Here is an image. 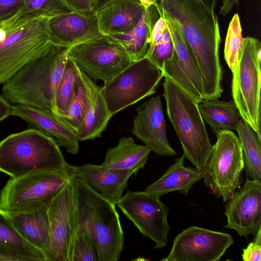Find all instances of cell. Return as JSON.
Instances as JSON below:
<instances>
[{
    "mask_svg": "<svg viewBox=\"0 0 261 261\" xmlns=\"http://www.w3.org/2000/svg\"><path fill=\"white\" fill-rule=\"evenodd\" d=\"M176 21L201 75L204 99H218L223 92L219 58L221 42L218 18L201 0H154Z\"/></svg>",
    "mask_w": 261,
    "mask_h": 261,
    "instance_id": "cell-1",
    "label": "cell"
},
{
    "mask_svg": "<svg viewBox=\"0 0 261 261\" xmlns=\"http://www.w3.org/2000/svg\"><path fill=\"white\" fill-rule=\"evenodd\" d=\"M49 17L15 13L0 20V84L56 47L48 33Z\"/></svg>",
    "mask_w": 261,
    "mask_h": 261,
    "instance_id": "cell-2",
    "label": "cell"
},
{
    "mask_svg": "<svg viewBox=\"0 0 261 261\" xmlns=\"http://www.w3.org/2000/svg\"><path fill=\"white\" fill-rule=\"evenodd\" d=\"M67 49L56 46L24 65L4 84L3 96L11 104L53 113L56 90L68 58Z\"/></svg>",
    "mask_w": 261,
    "mask_h": 261,
    "instance_id": "cell-3",
    "label": "cell"
},
{
    "mask_svg": "<svg viewBox=\"0 0 261 261\" xmlns=\"http://www.w3.org/2000/svg\"><path fill=\"white\" fill-rule=\"evenodd\" d=\"M68 164L55 139L30 128L0 142V172L10 177L65 169Z\"/></svg>",
    "mask_w": 261,
    "mask_h": 261,
    "instance_id": "cell-4",
    "label": "cell"
},
{
    "mask_svg": "<svg viewBox=\"0 0 261 261\" xmlns=\"http://www.w3.org/2000/svg\"><path fill=\"white\" fill-rule=\"evenodd\" d=\"M79 221H83L93 242L98 261H116L120 257L124 234L115 205L83 179H71Z\"/></svg>",
    "mask_w": 261,
    "mask_h": 261,
    "instance_id": "cell-5",
    "label": "cell"
},
{
    "mask_svg": "<svg viewBox=\"0 0 261 261\" xmlns=\"http://www.w3.org/2000/svg\"><path fill=\"white\" fill-rule=\"evenodd\" d=\"M163 87L167 114L184 155L203 172L213 145L198 109L199 102L167 77H165Z\"/></svg>",
    "mask_w": 261,
    "mask_h": 261,
    "instance_id": "cell-6",
    "label": "cell"
},
{
    "mask_svg": "<svg viewBox=\"0 0 261 261\" xmlns=\"http://www.w3.org/2000/svg\"><path fill=\"white\" fill-rule=\"evenodd\" d=\"M69 165L59 171L11 177L0 192V210L25 212L48 207L73 177Z\"/></svg>",
    "mask_w": 261,
    "mask_h": 261,
    "instance_id": "cell-7",
    "label": "cell"
},
{
    "mask_svg": "<svg viewBox=\"0 0 261 261\" xmlns=\"http://www.w3.org/2000/svg\"><path fill=\"white\" fill-rule=\"evenodd\" d=\"M261 43L244 38L242 50L232 73L231 92L241 118L261 136Z\"/></svg>",
    "mask_w": 261,
    "mask_h": 261,
    "instance_id": "cell-8",
    "label": "cell"
},
{
    "mask_svg": "<svg viewBox=\"0 0 261 261\" xmlns=\"http://www.w3.org/2000/svg\"><path fill=\"white\" fill-rule=\"evenodd\" d=\"M216 135L217 141L206 161L203 178L211 193L226 202L240 187L244 167L242 149L232 130H222Z\"/></svg>",
    "mask_w": 261,
    "mask_h": 261,
    "instance_id": "cell-9",
    "label": "cell"
},
{
    "mask_svg": "<svg viewBox=\"0 0 261 261\" xmlns=\"http://www.w3.org/2000/svg\"><path fill=\"white\" fill-rule=\"evenodd\" d=\"M163 77L147 58L134 62L101 88L113 115L156 92Z\"/></svg>",
    "mask_w": 261,
    "mask_h": 261,
    "instance_id": "cell-10",
    "label": "cell"
},
{
    "mask_svg": "<svg viewBox=\"0 0 261 261\" xmlns=\"http://www.w3.org/2000/svg\"><path fill=\"white\" fill-rule=\"evenodd\" d=\"M67 55L80 70L104 83L134 62L120 45L105 35L68 48Z\"/></svg>",
    "mask_w": 261,
    "mask_h": 261,
    "instance_id": "cell-11",
    "label": "cell"
},
{
    "mask_svg": "<svg viewBox=\"0 0 261 261\" xmlns=\"http://www.w3.org/2000/svg\"><path fill=\"white\" fill-rule=\"evenodd\" d=\"M49 236L44 251L47 261H67L78 225L76 197L71 181L47 208Z\"/></svg>",
    "mask_w": 261,
    "mask_h": 261,
    "instance_id": "cell-12",
    "label": "cell"
},
{
    "mask_svg": "<svg viewBox=\"0 0 261 261\" xmlns=\"http://www.w3.org/2000/svg\"><path fill=\"white\" fill-rule=\"evenodd\" d=\"M117 205L140 232L151 239L155 249L167 245L170 230L168 222V207L146 191H127L118 200Z\"/></svg>",
    "mask_w": 261,
    "mask_h": 261,
    "instance_id": "cell-13",
    "label": "cell"
},
{
    "mask_svg": "<svg viewBox=\"0 0 261 261\" xmlns=\"http://www.w3.org/2000/svg\"><path fill=\"white\" fill-rule=\"evenodd\" d=\"M164 19L171 37L174 51L163 64V76L171 80L197 102L204 99L203 83L179 25L172 16L155 2L153 5Z\"/></svg>",
    "mask_w": 261,
    "mask_h": 261,
    "instance_id": "cell-14",
    "label": "cell"
},
{
    "mask_svg": "<svg viewBox=\"0 0 261 261\" xmlns=\"http://www.w3.org/2000/svg\"><path fill=\"white\" fill-rule=\"evenodd\" d=\"M234 243L227 233L192 226L173 240L169 254L162 261H218Z\"/></svg>",
    "mask_w": 261,
    "mask_h": 261,
    "instance_id": "cell-15",
    "label": "cell"
},
{
    "mask_svg": "<svg viewBox=\"0 0 261 261\" xmlns=\"http://www.w3.org/2000/svg\"><path fill=\"white\" fill-rule=\"evenodd\" d=\"M226 202L225 227L241 237L255 236L261 229V180L248 178Z\"/></svg>",
    "mask_w": 261,
    "mask_h": 261,
    "instance_id": "cell-16",
    "label": "cell"
},
{
    "mask_svg": "<svg viewBox=\"0 0 261 261\" xmlns=\"http://www.w3.org/2000/svg\"><path fill=\"white\" fill-rule=\"evenodd\" d=\"M131 132L160 155L173 156L176 154L167 139L160 96L152 97L137 108Z\"/></svg>",
    "mask_w": 261,
    "mask_h": 261,
    "instance_id": "cell-17",
    "label": "cell"
},
{
    "mask_svg": "<svg viewBox=\"0 0 261 261\" xmlns=\"http://www.w3.org/2000/svg\"><path fill=\"white\" fill-rule=\"evenodd\" d=\"M47 25L56 46L69 48L103 35L95 13L68 11L49 17Z\"/></svg>",
    "mask_w": 261,
    "mask_h": 261,
    "instance_id": "cell-18",
    "label": "cell"
},
{
    "mask_svg": "<svg viewBox=\"0 0 261 261\" xmlns=\"http://www.w3.org/2000/svg\"><path fill=\"white\" fill-rule=\"evenodd\" d=\"M12 115L27 122L30 128L37 129L54 138L59 146L67 152L76 154L80 149L78 135L51 111L23 105H13Z\"/></svg>",
    "mask_w": 261,
    "mask_h": 261,
    "instance_id": "cell-19",
    "label": "cell"
},
{
    "mask_svg": "<svg viewBox=\"0 0 261 261\" xmlns=\"http://www.w3.org/2000/svg\"><path fill=\"white\" fill-rule=\"evenodd\" d=\"M70 169L73 177L83 179L115 205L127 186L129 178L134 174L132 171L109 169L90 163L70 165Z\"/></svg>",
    "mask_w": 261,
    "mask_h": 261,
    "instance_id": "cell-20",
    "label": "cell"
},
{
    "mask_svg": "<svg viewBox=\"0 0 261 261\" xmlns=\"http://www.w3.org/2000/svg\"><path fill=\"white\" fill-rule=\"evenodd\" d=\"M143 10L138 0H108L95 13L101 32L110 35L133 29L140 21Z\"/></svg>",
    "mask_w": 261,
    "mask_h": 261,
    "instance_id": "cell-21",
    "label": "cell"
},
{
    "mask_svg": "<svg viewBox=\"0 0 261 261\" xmlns=\"http://www.w3.org/2000/svg\"><path fill=\"white\" fill-rule=\"evenodd\" d=\"M86 93V109L84 122L78 136L80 141L93 140L101 136L111 118L110 112L101 88L80 70Z\"/></svg>",
    "mask_w": 261,
    "mask_h": 261,
    "instance_id": "cell-22",
    "label": "cell"
},
{
    "mask_svg": "<svg viewBox=\"0 0 261 261\" xmlns=\"http://www.w3.org/2000/svg\"><path fill=\"white\" fill-rule=\"evenodd\" d=\"M185 159L184 154L177 158L162 176L146 188L145 191L159 198L175 191L188 195L193 185L203 178V172L196 168L185 167Z\"/></svg>",
    "mask_w": 261,
    "mask_h": 261,
    "instance_id": "cell-23",
    "label": "cell"
},
{
    "mask_svg": "<svg viewBox=\"0 0 261 261\" xmlns=\"http://www.w3.org/2000/svg\"><path fill=\"white\" fill-rule=\"evenodd\" d=\"M159 14L153 5L144 8L137 24L131 30L123 33L105 35L120 45L134 62L144 58L151 40L153 26Z\"/></svg>",
    "mask_w": 261,
    "mask_h": 261,
    "instance_id": "cell-24",
    "label": "cell"
},
{
    "mask_svg": "<svg viewBox=\"0 0 261 261\" xmlns=\"http://www.w3.org/2000/svg\"><path fill=\"white\" fill-rule=\"evenodd\" d=\"M0 261H47L43 251L24 240L1 210Z\"/></svg>",
    "mask_w": 261,
    "mask_h": 261,
    "instance_id": "cell-25",
    "label": "cell"
},
{
    "mask_svg": "<svg viewBox=\"0 0 261 261\" xmlns=\"http://www.w3.org/2000/svg\"><path fill=\"white\" fill-rule=\"evenodd\" d=\"M47 208L25 212L2 211L19 234L44 253L49 230Z\"/></svg>",
    "mask_w": 261,
    "mask_h": 261,
    "instance_id": "cell-26",
    "label": "cell"
},
{
    "mask_svg": "<svg viewBox=\"0 0 261 261\" xmlns=\"http://www.w3.org/2000/svg\"><path fill=\"white\" fill-rule=\"evenodd\" d=\"M151 151L147 146L136 143L132 137H122L116 146L108 148L101 165L109 169L132 171L136 174L144 168Z\"/></svg>",
    "mask_w": 261,
    "mask_h": 261,
    "instance_id": "cell-27",
    "label": "cell"
},
{
    "mask_svg": "<svg viewBox=\"0 0 261 261\" xmlns=\"http://www.w3.org/2000/svg\"><path fill=\"white\" fill-rule=\"evenodd\" d=\"M198 109L203 121L215 134L222 130H235L242 118L233 99L229 101L204 99L198 103Z\"/></svg>",
    "mask_w": 261,
    "mask_h": 261,
    "instance_id": "cell-28",
    "label": "cell"
},
{
    "mask_svg": "<svg viewBox=\"0 0 261 261\" xmlns=\"http://www.w3.org/2000/svg\"><path fill=\"white\" fill-rule=\"evenodd\" d=\"M238 134L248 178L261 180V136L243 119H240L235 128Z\"/></svg>",
    "mask_w": 261,
    "mask_h": 261,
    "instance_id": "cell-29",
    "label": "cell"
},
{
    "mask_svg": "<svg viewBox=\"0 0 261 261\" xmlns=\"http://www.w3.org/2000/svg\"><path fill=\"white\" fill-rule=\"evenodd\" d=\"M80 71L75 63L68 57L56 90L53 112L56 115H62L67 110Z\"/></svg>",
    "mask_w": 261,
    "mask_h": 261,
    "instance_id": "cell-30",
    "label": "cell"
},
{
    "mask_svg": "<svg viewBox=\"0 0 261 261\" xmlns=\"http://www.w3.org/2000/svg\"><path fill=\"white\" fill-rule=\"evenodd\" d=\"M86 109V89L80 71L79 76L74 84L72 98L68 108L63 115L57 116L78 135L83 125Z\"/></svg>",
    "mask_w": 261,
    "mask_h": 261,
    "instance_id": "cell-31",
    "label": "cell"
},
{
    "mask_svg": "<svg viewBox=\"0 0 261 261\" xmlns=\"http://www.w3.org/2000/svg\"><path fill=\"white\" fill-rule=\"evenodd\" d=\"M67 261H98L96 249L83 221H79Z\"/></svg>",
    "mask_w": 261,
    "mask_h": 261,
    "instance_id": "cell-32",
    "label": "cell"
},
{
    "mask_svg": "<svg viewBox=\"0 0 261 261\" xmlns=\"http://www.w3.org/2000/svg\"><path fill=\"white\" fill-rule=\"evenodd\" d=\"M243 40L240 19L239 14L236 13L228 25L224 49L225 61L232 73L237 64L243 47Z\"/></svg>",
    "mask_w": 261,
    "mask_h": 261,
    "instance_id": "cell-33",
    "label": "cell"
},
{
    "mask_svg": "<svg viewBox=\"0 0 261 261\" xmlns=\"http://www.w3.org/2000/svg\"><path fill=\"white\" fill-rule=\"evenodd\" d=\"M68 11L61 0H23L22 6L16 14L51 17Z\"/></svg>",
    "mask_w": 261,
    "mask_h": 261,
    "instance_id": "cell-34",
    "label": "cell"
},
{
    "mask_svg": "<svg viewBox=\"0 0 261 261\" xmlns=\"http://www.w3.org/2000/svg\"><path fill=\"white\" fill-rule=\"evenodd\" d=\"M173 51V43L168 32L150 44L145 57L162 70L164 63L171 58Z\"/></svg>",
    "mask_w": 261,
    "mask_h": 261,
    "instance_id": "cell-35",
    "label": "cell"
},
{
    "mask_svg": "<svg viewBox=\"0 0 261 261\" xmlns=\"http://www.w3.org/2000/svg\"><path fill=\"white\" fill-rule=\"evenodd\" d=\"M69 11L81 13H95L98 0H61Z\"/></svg>",
    "mask_w": 261,
    "mask_h": 261,
    "instance_id": "cell-36",
    "label": "cell"
},
{
    "mask_svg": "<svg viewBox=\"0 0 261 261\" xmlns=\"http://www.w3.org/2000/svg\"><path fill=\"white\" fill-rule=\"evenodd\" d=\"M242 259L244 261H260L261 259V229L255 236L254 241L243 249Z\"/></svg>",
    "mask_w": 261,
    "mask_h": 261,
    "instance_id": "cell-37",
    "label": "cell"
},
{
    "mask_svg": "<svg viewBox=\"0 0 261 261\" xmlns=\"http://www.w3.org/2000/svg\"><path fill=\"white\" fill-rule=\"evenodd\" d=\"M22 4L23 0H0V20L15 14Z\"/></svg>",
    "mask_w": 261,
    "mask_h": 261,
    "instance_id": "cell-38",
    "label": "cell"
},
{
    "mask_svg": "<svg viewBox=\"0 0 261 261\" xmlns=\"http://www.w3.org/2000/svg\"><path fill=\"white\" fill-rule=\"evenodd\" d=\"M12 107L8 100L0 94V122L12 115Z\"/></svg>",
    "mask_w": 261,
    "mask_h": 261,
    "instance_id": "cell-39",
    "label": "cell"
},
{
    "mask_svg": "<svg viewBox=\"0 0 261 261\" xmlns=\"http://www.w3.org/2000/svg\"><path fill=\"white\" fill-rule=\"evenodd\" d=\"M241 0H222L220 14L223 16L227 15L234 6L238 5Z\"/></svg>",
    "mask_w": 261,
    "mask_h": 261,
    "instance_id": "cell-40",
    "label": "cell"
},
{
    "mask_svg": "<svg viewBox=\"0 0 261 261\" xmlns=\"http://www.w3.org/2000/svg\"><path fill=\"white\" fill-rule=\"evenodd\" d=\"M207 7L212 10H214L218 0H201Z\"/></svg>",
    "mask_w": 261,
    "mask_h": 261,
    "instance_id": "cell-41",
    "label": "cell"
},
{
    "mask_svg": "<svg viewBox=\"0 0 261 261\" xmlns=\"http://www.w3.org/2000/svg\"><path fill=\"white\" fill-rule=\"evenodd\" d=\"M144 8H148L154 4V0H138Z\"/></svg>",
    "mask_w": 261,
    "mask_h": 261,
    "instance_id": "cell-42",
    "label": "cell"
},
{
    "mask_svg": "<svg viewBox=\"0 0 261 261\" xmlns=\"http://www.w3.org/2000/svg\"><path fill=\"white\" fill-rule=\"evenodd\" d=\"M108 0H98L97 8Z\"/></svg>",
    "mask_w": 261,
    "mask_h": 261,
    "instance_id": "cell-43",
    "label": "cell"
}]
</instances>
